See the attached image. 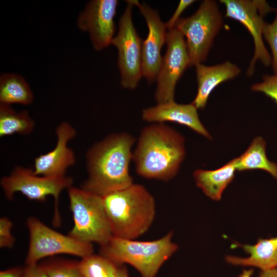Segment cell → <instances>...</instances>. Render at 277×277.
Instances as JSON below:
<instances>
[{"instance_id":"1","label":"cell","mask_w":277,"mask_h":277,"mask_svg":"<svg viewBox=\"0 0 277 277\" xmlns=\"http://www.w3.org/2000/svg\"><path fill=\"white\" fill-rule=\"evenodd\" d=\"M135 141L131 134L121 132L90 147L86 153L88 176L81 188L103 197L132 185L129 166Z\"/></svg>"},{"instance_id":"2","label":"cell","mask_w":277,"mask_h":277,"mask_svg":"<svg viewBox=\"0 0 277 277\" xmlns=\"http://www.w3.org/2000/svg\"><path fill=\"white\" fill-rule=\"evenodd\" d=\"M185 153L181 133L164 123H153L142 129L132 161L140 176L168 181L177 174Z\"/></svg>"},{"instance_id":"3","label":"cell","mask_w":277,"mask_h":277,"mask_svg":"<svg viewBox=\"0 0 277 277\" xmlns=\"http://www.w3.org/2000/svg\"><path fill=\"white\" fill-rule=\"evenodd\" d=\"M103 200L113 236L134 240L145 233L154 221V199L142 185L133 183L104 196Z\"/></svg>"},{"instance_id":"4","label":"cell","mask_w":277,"mask_h":277,"mask_svg":"<svg viewBox=\"0 0 277 277\" xmlns=\"http://www.w3.org/2000/svg\"><path fill=\"white\" fill-rule=\"evenodd\" d=\"M173 232L150 241H139L112 236L100 246L101 254L117 266L127 264L142 277H155L162 265L176 252L178 246L172 241Z\"/></svg>"},{"instance_id":"5","label":"cell","mask_w":277,"mask_h":277,"mask_svg":"<svg viewBox=\"0 0 277 277\" xmlns=\"http://www.w3.org/2000/svg\"><path fill=\"white\" fill-rule=\"evenodd\" d=\"M74 225L68 235L82 242L100 246L112 236L103 197L82 188L68 189Z\"/></svg>"},{"instance_id":"6","label":"cell","mask_w":277,"mask_h":277,"mask_svg":"<svg viewBox=\"0 0 277 277\" xmlns=\"http://www.w3.org/2000/svg\"><path fill=\"white\" fill-rule=\"evenodd\" d=\"M222 25L221 12L216 2L211 0L204 1L193 14L176 22L174 28L186 39L190 67L205 61Z\"/></svg>"},{"instance_id":"7","label":"cell","mask_w":277,"mask_h":277,"mask_svg":"<svg viewBox=\"0 0 277 277\" xmlns=\"http://www.w3.org/2000/svg\"><path fill=\"white\" fill-rule=\"evenodd\" d=\"M1 186L6 197L12 200L16 192H20L28 199L44 202L50 195L54 199L53 223L55 226L60 225L58 212V199L62 191L72 186L73 179L66 175L63 176H45L35 174L33 169L17 166L10 174L3 177Z\"/></svg>"},{"instance_id":"8","label":"cell","mask_w":277,"mask_h":277,"mask_svg":"<svg viewBox=\"0 0 277 277\" xmlns=\"http://www.w3.org/2000/svg\"><path fill=\"white\" fill-rule=\"evenodd\" d=\"M27 226L29 244L26 265L36 264L43 258L58 254H70L82 259L93 252L92 244L57 232L36 217L28 218Z\"/></svg>"},{"instance_id":"9","label":"cell","mask_w":277,"mask_h":277,"mask_svg":"<svg viewBox=\"0 0 277 277\" xmlns=\"http://www.w3.org/2000/svg\"><path fill=\"white\" fill-rule=\"evenodd\" d=\"M118 23L117 34L111 44L117 49V65L121 73V84L125 88L134 89L143 76L142 70V41L132 19L133 5L130 1Z\"/></svg>"},{"instance_id":"10","label":"cell","mask_w":277,"mask_h":277,"mask_svg":"<svg viewBox=\"0 0 277 277\" xmlns=\"http://www.w3.org/2000/svg\"><path fill=\"white\" fill-rule=\"evenodd\" d=\"M220 2L226 8L225 16L240 22L253 38L254 52L247 75L251 76L253 74L255 63L258 60L266 66L269 65L271 58L263 41L265 23L263 17L274 9L266 1L262 0H221Z\"/></svg>"},{"instance_id":"11","label":"cell","mask_w":277,"mask_h":277,"mask_svg":"<svg viewBox=\"0 0 277 277\" xmlns=\"http://www.w3.org/2000/svg\"><path fill=\"white\" fill-rule=\"evenodd\" d=\"M167 49L157 77L154 98L157 104L174 101L176 83L187 67L190 57L182 33L173 28L167 32Z\"/></svg>"},{"instance_id":"12","label":"cell","mask_w":277,"mask_h":277,"mask_svg":"<svg viewBox=\"0 0 277 277\" xmlns=\"http://www.w3.org/2000/svg\"><path fill=\"white\" fill-rule=\"evenodd\" d=\"M118 2L93 0L78 15V28L89 33L93 48L100 51L111 44L115 31L114 17Z\"/></svg>"},{"instance_id":"13","label":"cell","mask_w":277,"mask_h":277,"mask_svg":"<svg viewBox=\"0 0 277 277\" xmlns=\"http://www.w3.org/2000/svg\"><path fill=\"white\" fill-rule=\"evenodd\" d=\"M130 1L140 9L148 26V35L142 44V70L143 76L151 83L156 80L161 67V51L166 41L167 28L156 10L138 1Z\"/></svg>"},{"instance_id":"14","label":"cell","mask_w":277,"mask_h":277,"mask_svg":"<svg viewBox=\"0 0 277 277\" xmlns=\"http://www.w3.org/2000/svg\"><path fill=\"white\" fill-rule=\"evenodd\" d=\"M57 143L54 148L46 153L42 154L34 160L33 171L38 175L63 176L68 168L76 162L73 150L68 142L76 134L75 129L68 122H61L55 129Z\"/></svg>"},{"instance_id":"15","label":"cell","mask_w":277,"mask_h":277,"mask_svg":"<svg viewBox=\"0 0 277 277\" xmlns=\"http://www.w3.org/2000/svg\"><path fill=\"white\" fill-rule=\"evenodd\" d=\"M142 117L144 121L149 123H177L207 138H211L199 118L196 108L192 103L180 104L174 101L159 103L143 109Z\"/></svg>"},{"instance_id":"16","label":"cell","mask_w":277,"mask_h":277,"mask_svg":"<svg viewBox=\"0 0 277 277\" xmlns=\"http://www.w3.org/2000/svg\"><path fill=\"white\" fill-rule=\"evenodd\" d=\"M195 67L197 92L191 103L197 109L205 108L210 94L216 87L240 73V68L229 61L209 66L199 64Z\"/></svg>"},{"instance_id":"17","label":"cell","mask_w":277,"mask_h":277,"mask_svg":"<svg viewBox=\"0 0 277 277\" xmlns=\"http://www.w3.org/2000/svg\"><path fill=\"white\" fill-rule=\"evenodd\" d=\"M242 247L249 254L247 258L227 255L226 261L235 265L249 266L266 270L277 267V236L268 239L259 238L255 244H234Z\"/></svg>"},{"instance_id":"18","label":"cell","mask_w":277,"mask_h":277,"mask_svg":"<svg viewBox=\"0 0 277 277\" xmlns=\"http://www.w3.org/2000/svg\"><path fill=\"white\" fill-rule=\"evenodd\" d=\"M236 170L234 159L215 170H196L193 177L196 186L206 196L219 201L225 189L234 179Z\"/></svg>"},{"instance_id":"19","label":"cell","mask_w":277,"mask_h":277,"mask_svg":"<svg viewBox=\"0 0 277 277\" xmlns=\"http://www.w3.org/2000/svg\"><path fill=\"white\" fill-rule=\"evenodd\" d=\"M266 145L262 137L254 138L247 150L240 157L235 158L236 170H262L277 180V165L267 157Z\"/></svg>"},{"instance_id":"20","label":"cell","mask_w":277,"mask_h":277,"mask_svg":"<svg viewBox=\"0 0 277 277\" xmlns=\"http://www.w3.org/2000/svg\"><path fill=\"white\" fill-rule=\"evenodd\" d=\"M34 95L29 85L21 75L5 73L0 77V103L11 105L31 104Z\"/></svg>"},{"instance_id":"21","label":"cell","mask_w":277,"mask_h":277,"mask_svg":"<svg viewBox=\"0 0 277 277\" xmlns=\"http://www.w3.org/2000/svg\"><path fill=\"white\" fill-rule=\"evenodd\" d=\"M35 122L27 110L16 111L11 105L0 104V137L27 135L33 131Z\"/></svg>"},{"instance_id":"22","label":"cell","mask_w":277,"mask_h":277,"mask_svg":"<svg viewBox=\"0 0 277 277\" xmlns=\"http://www.w3.org/2000/svg\"><path fill=\"white\" fill-rule=\"evenodd\" d=\"M83 277H116L118 267L104 255L93 253L79 261Z\"/></svg>"},{"instance_id":"23","label":"cell","mask_w":277,"mask_h":277,"mask_svg":"<svg viewBox=\"0 0 277 277\" xmlns=\"http://www.w3.org/2000/svg\"><path fill=\"white\" fill-rule=\"evenodd\" d=\"M43 264L48 277H83L79 262L61 259Z\"/></svg>"},{"instance_id":"24","label":"cell","mask_w":277,"mask_h":277,"mask_svg":"<svg viewBox=\"0 0 277 277\" xmlns=\"http://www.w3.org/2000/svg\"><path fill=\"white\" fill-rule=\"evenodd\" d=\"M263 35L271 48L272 67L274 74L277 75V11L275 19L271 23H265Z\"/></svg>"},{"instance_id":"25","label":"cell","mask_w":277,"mask_h":277,"mask_svg":"<svg viewBox=\"0 0 277 277\" xmlns=\"http://www.w3.org/2000/svg\"><path fill=\"white\" fill-rule=\"evenodd\" d=\"M251 89L263 93L277 105V75H265L263 77V81L253 85Z\"/></svg>"},{"instance_id":"26","label":"cell","mask_w":277,"mask_h":277,"mask_svg":"<svg viewBox=\"0 0 277 277\" xmlns=\"http://www.w3.org/2000/svg\"><path fill=\"white\" fill-rule=\"evenodd\" d=\"M12 222L7 217L0 219V247L11 248L14 243L15 238L12 234Z\"/></svg>"},{"instance_id":"27","label":"cell","mask_w":277,"mask_h":277,"mask_svg":"<svg viewBox=\"0 0 277 277\" xmlns=\"http://www.w3.org/2000/svg\"><path fill=\"white\" fill-rule=\"evenodd\" d=\"M195 1L193 0H181L176 7V9L173 13L170 18L165 23L166 28L170 30L174 28L176 22L180 19L181 14L188 8L190 5L193 3Z\"/></svg>"},{"instance_id":"28","label":"cell","mask_w":277,"mask_h":277,"mask_svg":"<svg viewBox=\"0 0 277 277\" xmlns=\"http://www.w3.org/2000/svg\"><path fill=\"white\" fill-rule=\"evenodd\" d=\"M23 277H48L44 264L26 265Z\"/></svg>"},{"instance_id":"29","label":"cell","mask_w":277,"mask_h":277,"mask_svg":"<svg viewBox=\"0 0 277 277\" xmlns=\"http://www.w3.org/2000/svg\"><path fill=\"white\" fill-rule=\"evenodd\" d=\"M25 268L15 267L2 270L0 277H23Z\"/></svg>"},{"instance_id":"30","label":"cell","mask_w":277,"mask_h":277,"mask_svg":"<svg viewBox=\"0 0 277 277\" xmlns=\"http://www.w3.org/2000/svg\"><path fill=\"white\" fill-rule=\"evenodd\" d=\"M259 277H277V268L262 270Z\"/></svg>"},{"instance_id":"31","label":"cell","mask_w":277,"mask_h":277,"mask_svg":"<svg viewBox=\"0 0 277 277\" xmlns=\"http://www.w3.org/2000/svg\"><path fill=\"white\" fill-rule=\"evenodd\" d=\"M116 277H129L126 267L124 265L120 266Z\"/></svg>"},{"instance_id":"32","label":"cell","mask_w":277,"mask_h":277,"mask_svg":"<svg viewBox=\"0 0 277 277\" xmlns=\"http://www.w3.org/2000/svg\"><path fill=\"white\" fill-rule=\"evenodd\" d=\"M253 273V269L244 270L239 277H251Z\"/></svg>"}]
</instances>
